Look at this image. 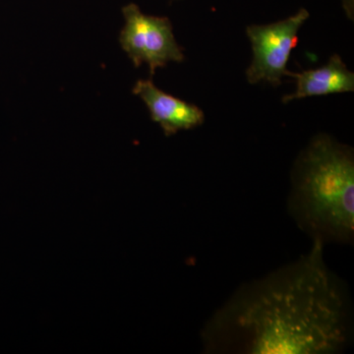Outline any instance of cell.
<instances>
[{"instance_id": "6da1fadb", "label": "cell", "mask_w": 354, "mask_h": 354, "mask_svg": "<svg viewBox=\"0 0 354 354\" xmlns=\"http://www.w3.org/2000/svg\"><path fill=\"white\" fill-rule=\"evenodd\" d=\"M346 288L324 260V242L292 264L241 286L202 330L215 353L330 354L351 339Z\"/></svg>"}, {"instance_id": "7a4b0ae2", "label": "cell", "mask_w": 354, "mask_h": 354, "mask_svg": "<svg viewBox=\"0 0 354 354\" xmlns=\"http://www.w3.org/2000/svg\"><path fill=\"white\" fill-rule=\"evenodd\" d=\"M288 208L312 239L351 243L354 234V157L351 147L317 135L291 176Z\"/></svg>"}, {"instance_id": "3957f363", "label": "cell", "mask_w": 354, "mask_h": 354, "mask_svg": "<svg viewBox=\"0 0 354 354\" xmlns=\"http://www.w3.org/2000/svg\"><path fill=\"white\" fill-rule=\"evenodd\" d=\"M125 24L120 44L135 67L146 64L151 76L169 62H183V48L177 44L167 17L147 15L137 4L122 7Z\"/></svg>"}, {"instance_id": "277c9868", "label": "cell", "mask_w": 354, "mask_h": 354, "mask_svg": "<svg viewBox=\"0 0 354 354\" xmlns=\"http://www.w3.org/2000/svg\"><path fill=\"white\" fill-rule=\"evenodd\" d=\"M305 8L286 19L268 25H251L247 27V36L251 41L253 59L247 69V80L250 84L267 82L279 86L288 75V60L297 46L298 32L309 19Z\"/></svg>"}, {"instance_id": "5b68a950", "label": "cell", "mask_w": 354, "mask_h": 354, "mask_svg": "<svg viewBox=\"0 0 354 354\" xmlns=\"http://www.w3.org/2000/svg\"><path fill=\"white\" fill-rule=\"evenodd\" d=\"M132 92L145 102L152 120L160 124L167 136L181 130L193 129L204 123L205 114L201 109L167 94L152 80L137 81Z\"/></svg>"}, {"instance_id": "8992f818", "label": "cell", "mask_w": 354, "mask_h": 354, "mask_svg": "<svg viewBox=\"0 0 354 354\" xmlns=\"http://www.w3.org/2000/svg\"><path fill=\"white\" fill-rule=\"evenodd\" d=\"M286 76L295 79L297 88L292 94L283 97L285 104L304 97L354 91L353 72L348 70L337 55H333L328 64L320 68L305 70L299 73L288 71Z\"/></svg>"}, {"instance_id": "52a82bcc", "label": "cell", "mask_w": 354, "mask_h": 354, "mask_svg": "<svg viewBox=\"0 0 354 354\" xmlns=\"http://www.w3.org/2000/svg\"><path fill=\"white\" fill-rule=\"evenodd\" d=\"M344 7H346V10L349 12V9L351 8V2H349V0H344ZM351 11H353V9H351Z\"/></svg>"}]
</instances>
